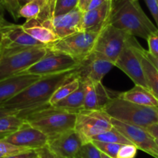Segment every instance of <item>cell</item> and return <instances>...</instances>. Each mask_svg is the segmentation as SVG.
Instances as JSON below:
<instances>
[{
	"label": "cell",
	"instance_id": "obj_1",
	"mask_svg": "<svg viewBox=\"0 0 158 158\" xmlns=\"http://www.w3.org/2000/svg\"><path fill=\"white\" fill-rule=\"evenodd\" d=\"M77 74V68H75L58 74L42 76L0 106L19 113L43 107L49 104L51 96L60 86Z\"/></svg>",
	"mask_w": 158,
	"mask_h": 158
},
{
	"label": "cell",
	"instance_id": "obj_2",
	"mask_svg": "<svg viewBox=\"0 0 158 158\" xmlns=\"http://www.w3.org/2000/svg\"><path fill=\"white\" fill-rule=\"evenodd\" d=\"M106 24L145 40L158 31L157 27L142 10L138 0H112Z\"/></svg>",
	"mask_w": 158,
	"mask_h": 158
},
{
	"label": "cell",
	"instance_id": "obj_3",
	"mask_svg": "<svg viewBox=\"0 0 158 158\" xmlns=\"http://www.w3.org/2000/svg\"><path fill=\"white\" fill-rule=\"evenodd\" d=\"M18 115L27 124L44 133L49 139L74 130L77 116L76 112L54 107L50 104Z\"/></svg>",
	"mask_w": 158,
	"mask_h": 158
},
{
	"label": "cell",
	"instance_id": "obj_4",
	"mask_svg": "<svg viewBox=\"0 0 158 158\" xmlns=\"http://www.w3.org/2000/svg\"><path fill=\"white\" fill-rule=\"evenodd\" d=\"M103 111L116 120L145 129L158 123V107L140 106L118 96L112 98Z\"/></svg>",
	"mask_w": 158,
	"mask_h": 158
},
{
	"label": "cell",
	"instance_id": "obj_5",
	"mask_svg": "<svg viewBox=\"0 0 158 158\" xmlns=\"http://www.w3.org/2000/svg\"><path fill=\"white\" fill-rule=\"evenodd\" d=\"M99 32H76L73 34L59 39L47 47L51 51L64 53L75 58L79 62H81L93 51Z\"/></svg>",
	"mask_w": 158,
	"mask_h": 158
},
{
	"label": "cell",
	"instance_id": "obj_6",
	"mask_svg": "<svg viewBox=\"0 0 158 158\" xmlns=\"http://www.w3.org/2000/svg\"><path fill=\"white\" fill-rule=\"evenodd\" d=\"M130 34L123 30L106 24L98 33L92 53L115 64Z\"/></svg>",
	"mask_w": 158,
	"mask_h": 158
},
{
	"label": "cell",
	"instance_id": "obj_7",
	"mask_svg": "<svg viewBox=\"0 0 158 158\" xmlns=\"http://www.w3.org/2000/svg\"><path fill=\"white\" fill-rule=\"evenodd\" d=\"M47 52V46L37 47L0 57V81L23 73Z\"/></svg>",
	"mask_w": 158,
	"mask_h": 158
},
{
	"label": "cell",
	"instance_id": "obj_8",
	"mask_svg": "<svg viewBox=\"0 0 158 158\" xmlns=\"http://www.w3.org/2000/svg\"><path fill=\"white\" fill-rule=\"evenodd\" d=\"M45 46L28 34L22 25L10 23L0 29V57Z\"/></svg>",
	"mask_w": 158,
	"mask_h": 158
},
{
	"label": "cell",
	"instance_id": "obj_9",
	"mask_svg": "<svg viewBox=\"0 0 158 158\" xmlns=\"http://www.w3.org/2000/svg\"><path fill=\"white\" fill-rule=\"evenodd\" d=\"M79 64L80 62L71 56L59 51H51L48 48V52L40 60L23 73L39 76L51 75L75 69Z\"/></svg>",
	"mask_w": 158,
	"mask_h": 158
},
{
	"label": "cell",
	"instance_id": "obj_10",
	"mask_svg": "<svg viewBox=\"0 0 158 158\" xmlns=\"http://www.w3.org/2000/svg\"><path fill=\"white\" fill-rule=\"evenodd\" d=\"M113 127L111 117L103 110H81L77 112L74 130L81 135L85 143L90 142L96 135Z\"/></svg>",
	"mask_w": 158,
	"mask_h": 158
},
{
	"label": "cell",
	"instance_id": "obj_11",
	"mask_svg": "<svg viewBox=\"0 0 158 158\" xmlns=\"http://www.w3.org/2000/svg\"><path fill=\"white\" fill-rule=\"evenodd\" d=\"M111 123L138 150H141L154 158H158V144L156 139L145 128L126 123L111 118Z\"/></svg>",
	"mask_w": 158,
	"mask_h": 158
},
{
	"label": "cell",
	"instance_id": "obj_12",
	"mask_svg": "<svg viewBox=\"0 0 158 158\" xmlns=\"http://www.w3.org/2000/svg\"><path fill=\"white\" fill-rule=\"evenodd\" d=\"M133 37V36L130 35L126 46L117 58L114 66L123 71L135 85L148 89L140 60L136 55L132 44Z\"/></svg>",
	"mask_w": 158,
	"mask_h": 158
},
{
	"label": "cell",
	"instance_id": "obj_13",
	"mask_svg": "<svg viewBox=\"0 0 158 158\" xmlns=\"http://www.w3.org/2000/svg\"><path fill=\"white\" fill-rule=\"evenodd\" d=\"M83 13L84 12L77 7L66 14L51 16L39 20L41 21L44 25L52 29L59 39H61L76 32L81 31Z\"/></svg>",
	"mask_w": 158,
	"mask_h": 158
},
{
	"label": "cell",
	"instance_id": "obj_14",
	"mask_svg": "<svg viewBox=\"0 0 158 158\" xmlns=\"http://www.w3.org/2000/svg\"><path fill=\"white\" fill-rule=\"evenodd\" d=\"M113 67L115 66L112 62L92 53L80 62L77 68V74L79 79L83 82H100Z\"/></svg>",
	"mask_w": 158,
	"mask_h": 158
},
{
	"label": "cell",
	"instance_id": "obj_15",
	"mask_svg": "<svg viewBox=\"0 0 158 158\" xmlns=\"http://www.w3.org/2000/svg\"><path fill=\"white\" fill-rule=\"evenodd\" d=\"M84 143L81 135L74 129L49 139L48 147L60 157L74 158Z\"/></svg>",
	"mask_w": 158,
	"mask_h": 158
},
{
	"label": "cell",
	"instance_id": "obj_16",
	"mask_svg": "<svg viewBox=\"0 0 158 158\" xmlns=\"http://www.w3.org/2000/svg\"><path fill=\"white\" fill-rule=\"evenodd\" d=\"M3 140L19 147L36 150L48 146L49 139L44 133L25 122L19 130Z\"/></svg>",
	"mask_w": 158,
	"mask_h": 158
},
{
	"label": "cell",
	"instance_id": "obj_17",
	"mask_svg": "<svg viewBox=\"0 0 158 158\" xmlns=\"http://www.w3.org/2000/svg\"><path fill=\"white\" fill-rule=\"evenodd\" d=\"M83 82V81H82ZM85 86V95L83 110H103L105 106L118 95L119 92L109 90L100 82H83Z\"/></svg>",
	"mask_w": 158,
	"mask_h": 158
},
{
	"label": "cell",
	"instance_id": "obj_18",
	"mask_svg": "<svg viewBox=\"0 0 158 158\" xmlns=\"http://www.w3.org/2000/svg\"><path fill=\"white\" fill-rule=\"evenodd\" d=\"M41 77L35 74L21 73L0 81V106Z\"/></svg>",
	"mask_w": 158,
	"mask_h": 158
},
{
	"label": "cell",
	"instance_id": "obj_19",
	"mask_svg": "<svg viewBox=\"0 0 158 158\" xmlns=\"http://www.w3.org/2000/svg\"><path fill=\"white\" fill-rule=\"evenodd\" d=\"M111 7L112 0H108L97 8L84 12L81 31L99 32L107 23Z\"/></svg>",
	"mask_w": 158,
	"mask_h": 158
},
{
	"label": "cell",
	"instance_id": "obj_20",
	"mask_svg": "<svg viewBox=\"0 0 158 158\" xmlns=\"http://www.w3.org/2000/svg\"><path fill=\"white\" fill-rule=\"evenodd\" d=\"M132 44L136 55L140 60L147 88L158 99V71L146 57L143 52L144 49L138 43L135 36L132 40Z\"/></svg>",
	"mask_w": 158,
	"mask_h": 158
},
{
	"label": "cell",
	"instance_id": "obj_21",
	"mask_svg": "<svg viewBox=\"0 0 158 158\" xmlns=\"http://www.w3.org/2000/svg\"><path fill=\"white\" fill-rule=\"evenodd\" d=\"M22 26L28 34L46 46L59 40L52 29L44 25L41 21L37 19H27Z\"/></svg>",
	"mask_w": 158,
	"mask_h": 158
},
{
	"label": "cell",
	"instance_id": "obj_22",
	"mask_svg": "<svg viewBox=\"0 0 158 158\" xmlns=\"http://www.w3.org/2000/svg\"><path fill=\"white\" fill-rule=\"evenodd\" d=\"M119 98L135 104L144 106L158 107V99L147 88L135 85L134 87L128 91L119 92Z\"/></svg>",
	"mask_w": 158,
	"mask_h": 158
},
{
	"label": "cell",
	"instance_id": "obj_23",
	"mask_svg": "<svg viewBox=\"0 0 158 158\" xmlns=\"http://www.w3.org/2000/svg\"><path fill=\"white\" fill-rule=\"evenodd\" d=\"M85 95V86L84 83L81 81V85L77 90H75L68 97L52 106L66 109V110L71 111V112L77 113L79 111L83 110Z\"/></svg>",
	"mask_w": 158,
	"mask_h": 158
},
{
	"label": "cell",
	"instance_id": "obj_24",
	"mask_svg": "<svg viewBox=\"0 0 158 158\" xmlns=\"http://www.w3.org/2000/svg\"><path fill=\"white\" fill-rule=\"evenodd\" d=\"M24 123L25 120L18 114L0 117V140L13 134Z\"/></svg>",
	"mask_w": 158,
	"mask_h": 158
},
{
	"label": "cell",
	"instance_id": "obj_25",
	"mask_svg": "<svg viewBox=\"0 0 158 158\" xmlns=\"http://www.w3.org/2000/svg\"><path fill=\"white\" fill-rule=\"evenodd\" d=\"M51 0H32L19 10V16L27 19H37L43 14Z\"/></svg>",
	"mask_w": 158,
	"mask_h": 158
},
{
	"label": "cell",
	"instance_id": "obj_26",
	"mask_svg": "<svg viewBox=\"0 0 158 158\" xmlns=\"http://www.w3.org/2000/svg\"><path fill=\"white\" fill-rule=\"evenodd\" d=\"M81 85V81L79 79L77 74L72 77L71 79L68 80L65 83H64L61 86L58 88L57 90L54 92L53 95L51 96V99L49 101V104L51 106H54L58 102L61 101L64 98L68 97V95H71V93L77 90Z\"/></svg>",
	"mask_w": 158,
	"mask_h": 158
},
{
	"label": "cell",
	"instance_id": "obj_27",
	"mask_svg": "<svg viewBox=\"0 0 158 158\" xmlns=\"http://www.w3.org/2000/svg\"><path fill=\"white\" fill-rule=\"evenodd\" d=\"M96 140L101 142L112 143H118L121 145L124 144H133L126 136H124L120 132L118 131L115 127H112L110 130L96 135L91 139L90 141Z\"/></svg>",
	"mask_w": 158,
	"mask_h": 158
},
{
	"label": "cell",
	"instance_id": "obj_28",
	"mask_svg": "<svg viewBox=\"0 0 158 158\" xmlns=\"http://www.w3.org/2000/svg\"><path fill=\"white\" fill-rule=\"evenodd\" d=\"M79 0H55L54 16L70 13L78 6Z\"/></svg>",
	"mask_w": 158,
	"mask_h": 158
},
{
	"label": "cell",
	"instance_id": "obj_29",
	"mask_svg": "<svg viewBox=\"0 0 158 158\" xmlns=\"http://www.w3.org/2000/svg\"><path fill=\"white\" fill-rule=\"evenodd\" d=\"M30 149L25 148V147H19L14 144H12L7 141L0 140V158H6L9 156H13V155L18 154V153H23V152L28 151Z\"/></svg>",
	"mask_w": 158,
	"mask_h": 158
},
{
	"label": "cell",
	"instance_id": "obj_30",
	"mask_svg": "<svg viewBox=\"0 0 158 158\" xmlns=\"http://www.w3.org/2000/svg\"><path fill=\"white\" fill-rule=\"evenodd\" d=\"M74 158H102V153L90 141L83 144Z\"/></svg>",
	"mask_w": 158,
	"mask_h": 158
},
{
	"label": "cell",
	"instance_id": "obj_31",
	"mask_svg": "<svg viewBox=\"0 0 158 158\" xmlns=\"http://www.w3.org/2000/svg\"><path fill=\"white\" fill-rule=\"evenodd\" d=\"M91 142L100 150V152L105 153L107 156L112 158H116L118 150L122 145L118 143H112L101 142V141L92 140Z\"/></svg>",
	"mask_w": 158,
	"mask_h": 158
},
{
	"label": "cell",
	"instance_id": "obj_32",
	"mask_svg": "<svg viewBox=\"0 0 158 158\" xmlns=\"http://www.w3.org/2000/svg\"><path fill=\"white\" fill-rule=\"evenodd\" d=\"M0 5L10 13L15 20H18L20 18L19 10L21 6L18 0H0Z\"/></svg>",
	"mask_w": 158,
	"mask_h": 158
},
{
	"label": "cell",
	"instance_id": "obj_33",
	"mask_svg": "<svg viewBox=\"0 0 158 158\" xmlns=\"http://www.w3.org/2000/svg\"><path fill=\"white\" fill-rule=\"evenodd\" d=\"M138 148L134 144H124L118 150L116 158H135Z\"/></svg>",
	"mask_w": 158,
	"mask_h": 158
},
{
	"label": "cell",
	"instance_id": "obj_34",
	"mask_svg": "<svg viewBox=\"0 0 158 158\" xmlns=\"http://www.w3.org/2000/svg\"><path fill=\"white\" fill-rule=\"evenodd\" d=\"M148 44V53L154 57L158 58V31L152 33L147 40Z\"/></svg>",
	"mask_w": 158,
	"mask_h": 158
},
{
	"label": "cell",
	"instance_id": "obj_35",
	"mask_svg": "<svg viewBox=\"0 0 158 158\" xmlns=\"http://www.w3.org/2000/svg\"><path fill=\"white\" fill-rule=\"evenodd\" d=\"M158 29V0H144Z\"/></svg>",
	"mask_w": 158,
	"mask_h": 158
},
{
	"label": "cell",
	"instance_id": "obj_36",
	"mask_svg": "<svg viewBox=\"0 0 158 158\" xmlns=\"http://www.w3.org/2000/svg\"><path fill=\"white\" fill-rule=\"evenodd\" d=\"M39 158H62L57 156L54 153H53L51 150L48 147V146L43 147L41 149L36 150Z\"/></svg>",
	"mask_w": 158,
	"mask_h": 158
},
{
	"label": "cell",
	"instance_id": "obj_37",
	"mask_svg": "<svg viewBox=\"0 0 158 158\" xmlns=\"http://www.w3.org/2000/svg\"><path fill=\"white\" fill-rule=\"evenodd\" d=\"M36 156H38L36 150H28V151L18 153V154L13 155V156H9L6 158H35Z\"/></svg>",
	"mask_w": 158,
	"mask_h": 158
},
{
	"label": "cell",
	"instance_id": "obj_38",
	"mask_svg": "<svg viewBox=\"0 0 158 158\" xmlns=\"http://www.w3.org/2000/svg\"><path fill=\"white\" fill-rule=\"evenodd\" d=\"M106 1H108V0H91V2H89V6H88L86 11L93 10V9H95L97 8V7L100 6L102 5L103 3H105Z\"/></svg>",
	"mask_w": 158,
	"mask_h": 158
},
{
	"label": "cell",
	"instance_id": "obj_39",
	"mask_svg": "<svg viewBox=\"0 0 158 158\" xmlns=\"http://www.w3.org/2000/svg\"><path fill=\"white\" fill-rule=\"evenodd\" d=\"M146 130L156 139L158 140V123H157L153 124V125L150 126V127H147Z\"/></svg>",
	"mask_w": 158,
	"mask_h": 158
},
{
	"label": "cell",
	"instance_id": "obj_40",
	"mask_svg": "<svg viewBox=\"0 0 158 158\" xmlns=\"http://www.w3.org/2000/svg\"><path fill=\"white\" fill-rule=\"evenodd\" d=\"M143 52H144V54H145L146 57H147V59H148V60L151 62L152 64H153V66H154V68L158 71V58L157 57H153L152 55H150V54L148 53V51H146L145 49H144Z\"/></svg>",
	"mask_w": 158,
	"mask_h": 158
},
{
	"label": "cell",
	"instance_id": "obj_41",
	"mask_svg": "<svg viewBox=\"0 0 158 158\" xmlns=\"http://www.w3.org/2000/svg\"><path fill=\"white\" fill-rule=\"evenodd\" d=\"M19 112H16V111L12 110V109H6V108L2 107L0 106V117H3L6 115H13V114H18Z\"/></svg>",
	"mask_w": 158,
	"mask_h": 158
},
{
	"label": "cell",
	"instance_id": "obj_42",
	"mask_svg": "<svg viewBox=\"0 0 158 158\" xmlns=\"http://www.w3.org/2000/svg\"><path fill=\"white\" fill-rule=\"evenodd\" d=\"M91 2V0H79L78 2V8L83 12H85L87 10V7L89 6V2Z\"/></svg>",
	"mask_w": 158,
	"mask_h": 158
},
{
	"label": "cell",
	"instance_id": "obj_43",
	"mask_svg": "<svg viewBox=\"0 0 158 158\" xmlns=\"http://www.w3.org/2000/svg\"><path fill=\"white\" fill-rule=\"evenodd\" d=\"M9 23H9L8 21L6 20V19L4 18V16H3V15H2V12L0 11V29L2 28V27H3L4 26L7 25V24H9Z\"/></svg>",
	"mask_w": 158,
	"mask_h": 158
},
{
	"label": "cell",
	"instance_id": "obj_44",
	"mask_svg": "<svg viewBox=\"0 0 158 158\" xmlns=\"http://www.w3.org/2000/svg\"><path fill=\"white\" fill-rule=\"evenodd\" d=\"M30 1H32V0H18V2H19L21 7H22L23 6L26 5L27 3H28V2H30Z\"/></svg>",
	"mask_w": 158,
	"mask_h": 158
},
{
	"label": "cell",
	"instance_id": "obj_45",
	"mask_svg": "<svg viewBox=\"0 0 158 158\" xmlns=\"http://www.w3.org/2000/svg\"><path fill=\"white\" fill-rule=\"evenodd\" d=\"M101 153H102V158H112V157H110V156H107L106 154H105V153H102V152H101Z\"/></svg>",
	"mask_w": 158,
	"mask_h": 158
},
{
	"label": "cell",
	"instance_id": "obj_46",
	"mask_svg": "<svg viewBox=\"0 0 158 158\" xmlns=\"http://www.w3.org/2000/svg\"><path fill=\"white\" fill-rule=\"evenodd\" d=\"M156 143H157V144H158V140H156Z\"/></svg>",
	"mask_w": 158,
	"mask_h": 158
},
{
	"label": "cell",
	"instance_id": "obj_47",
	"mask_svg": "<svg viewBox=\"0 0 158 158\" xmlns=\"http://www.w3.org/2000/svg\"><path fill=\"white\" fill-rule=\"evenodd\" d=\"M35 158H39V156H36V157H35Z\"/></svg>",
	"mask_w": 158,
	"mask_h": 158
},
{
	"label": "cell",
	"instance_id": "obj_48",
	"mask_svg": "<svg viewBox=\"0 0 158 158\" xmlns=\"http://www.w3.org/2000/svg\"></svg>",
	"mask_w": 158,
	"mask_h": 158
}]
</instances>
